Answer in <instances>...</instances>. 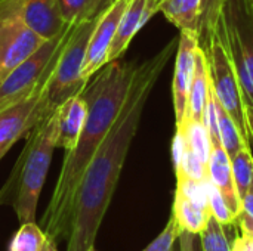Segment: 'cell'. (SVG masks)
<instances>
[{
    "label": "cell",
    "mask_w": 253,
    "mask_h": 251,
    "mask_svg": "<svg viewBox=\"0 0 253 251\" xmlns=\"http://www.w3.org/2000/svg\"><path fill=\"white\" fill-rule=\"evenodd\" d=\"M176 46L178 40H170L156 55L136 65L125 104L77 188L67 251H87L95 246L150 93Z\"/></svg>",
    "instance_id": "1"
},
{
    "label": "cell",
    "mask_w": 253,
    "mask_h": 251,
    "mask_svg": "<svg viewBox=\"0 0 253 251\" xmlns=\"http://www.w3.org/2000/svg\"><path fill=\"white\" fill-rule=\"evenodd\" d=\"M136 65L119 59L108 62L87 81L80 93L87 102V118L77 145L65 152L52 198L42 217V229L55 241L68 240L70 237L77 188L125 104Z\"/></svg>",
    "instance_id": "2"
},
{
    "label": "cell",
    "mask_w": 253,
    "mask_h": 251,
    "mask_svg": "<svg viewBox=\"0 0 253 251\" xmlns=\"http://www.w3.org/2000/svg\"><path fill=\"white\" fill-rule=\"evenodd\" d=\"M56 148L55 109L25 136L24 149L0 191V206H12L19 223L36 220L39 198Z\"/></svg>",
    "instance_id": "3"
},
{
    "label": "cell",
    "mask_w": 253,
    "mask_h": 251,
    "mask_svg": "<svg viewBox=\"0 0 253 251\" xmlns=\"http://www.w3.org/2000/svg\"><path fill=\"white\" fill-rule=\"evenodd\" d=\"M234 65L253 141V16L243 0H227L218 24Z\"/></svg>",
    "instance_id": "4"
},
{
    "label": "cell",
    "mask_w": 253,
    "mask_h": 251,
    "mask_svg": "<svg viewBox=\"0 0 253 251\" xmlns=\"http://www.w3.org/2000/svg\"><path fill=\"white\" fill-rule=\"evenodd\" d=\"M98 16L77 22L61 50L47 84V105L50 111H55L67 99L80 95L86 87L87 81L83 78V65Z\"/></svg>",
    "instance_id": "5"
},
{
    "label": "cell",
    "mask_w": 253,
    "mask_h": 251,
    "mask_svg": "<svg viewBox=\"0 0 253 251\" xmlns=\"http://www.w3.org/2000/svg\"><path fill=\"white\" fill-rule=\"evenodd\" d=\"M206 58L209 64L211 86L219 105L234 118L245 139L251 142V130L248 124V115H246L242 87H240L234 65L231 62V58L228 55L227 46L224 43L219 27L216 28L215 36L209 44Z\"/></svg>",
    "instance_id": "6"
},
{
    "label": "cell",
    "mask_w": 253,
    "mask_h": 251,
    "mask_svg": "<svg viewBox=\"0 0 253 251\" xmlns=\"http://www.w3.org/2000/svg\"><path fill=\"white\" fill-rule=\"evenodd\" d=\"M22 1L0 0V84L47 40L21 18Z\"/></svg>",
    "instance_id": "7"
},
{
    "label": "cell",
    "mask_w": 253,
    "mask_h": 251,
    "mask_svg": "<svg viewBox=\"0 0 253 251\" xmlns=\"http://www.w3.org/2000/svg\"><path fill=\"white\" fill-rule=\"evenodd\" d=\"M64 46L59 49L58 55L52 61L44 77L36 86V89L19 102L0 111V161L7 154V151L21 138H25L43 117L53 112L49 109V105H47V84H49V78L52 75L53 67Z\"/></svg>",
    "instance_id": "8"
},
{
    "label": "cell",
    "mask_w": 253,
    "mask_h": 251,
    "mask_svg": "<svg viewBox=\"0 0 253 251\" xmlns=\"http://www.w3.org/2000/svg\"><path fill=\"white\" fill-rule=\"evenodd\" d=\"M76 24L65 28L52 38H47L30 58L19 64L0 84V111L12 107L28 96L44 77L52 61L70 37Z\"/></svg>",
    "instance_id": "9"
},
{
    "label": "cell",
    "mask_w": 253,
    "mask_h": 251,
    "mask_svg": "<svg viewBox=\"0 0 253 251\" xmlns=\"http://www.w3.org/2000/svg\"><path fill=\"white\" fill-rule=\"evenodd\" d=\"M129 4V0H114L98 16L87 44L86 61L83 65V78L89 81L108 62L110 47L113 44L119 22Z\"/></svg>",
    "instance_id": "10"
},
{
    "label": "cell",
    "mask_w": 253,
    "mask_h": 251,
    "mask_svg": "<svg viewBox=\"0 0 253 251\" xmlns=\"http://www.w3.org/2000/svg\"><path fill=\"white\" fill-rule=\"evenodd\" d=\"M199 47V36L196 31L184 30L178 38L176 58H175V75H173V108L176 117V126L182 124L187 118L188 93L196 67V52Z\"/></svg>",
    "instance_id": "11"
},
{
    "label": "cell",
    "mask_w": 253,
    "mask_h": 251,
    "mask_svg": "<svg viewBox=\"0 0 253 251\" xmlns=\"http://www.w3.org/2000/svg\"><path fill=\"white\" fill-rule=\"evenodd\" d=\"M157 12H159V4L156 0H129V4L119 22L113 44L110 47L108 62L122 58V55L126 52L136 33Z\"/></svg>",
    "instance_id": "12"
},
{
    "label": "cell",
    "mask_w": 253,
    "mask_h": 251,
    "mask_svg": "<svg viewBox=\"0 0 253 251\" xmlns=\"http://www.w3.org/2000/svg\"><path fill=\"white\" fill-rule=\"evenodd\" d=\"M87 102L82 95L67 99L56 108V146L65 152L74 149L87 118Z\"/></svg>",
    "instance_id": "13"
},
{
    "label": "cell",
    "mask_w": 253,
    "mask_h": 251,
    "mask_svg": "<svg viewBox=\"0 0 253 251\" xmlns=\"http://www.w3.org/2000/svg\"><path fill=\"white\" fill-rule=\"evenodd\" d=\"M208 175L212 183L218 188V191L224 197L228 209L234 213L236 217H239L240 213L243 212V206L234 183L231 158L222 146L212 148V154L208 163Z\"/></svg>",
    "instance_id": "14"
},
{
    "label": "cell",
    "mask_w": 253,
    "mask_h": 251,
    "mask_svg": "<svg viewBox=\"0 0 253 251\" xmlns=\"http://www.w3.org/2000/svg\"><path fill=\"white\" fill-rule=\"evenodd\" d=\"M19 15L30 28L44 38H52L65 28L59 15L58 0H24Z\"/></svg>",
    "instance_id": "15"
},
{
    "label": "cell",
    "mask_w": 253,
    "mask_h": 251,
    "mask_svg": "<svg viewBox=\"0 0 253 251\" xmlns=\"http://www.w3.org/2000/svg\"><path fill=\"white\" fill-rule=\"evenodd\" d=\"M211 92V74L209 64L205 50L199 46L196 52V67L193 72V80L188 93V108L187 118L194 121H202L203 111Z\"/></svg>",
    "instance_id": "16"
},
{
    "label": "cell",
    "mask_w": 253,
    "mask_h": 251,
    "mask_svg": "<svg viewBox=\"0 0 253 251\" xmlns=\"http://www.w3.org/2000/svg\"><path fill=\"white\" fill-rule=\"evenodd\" d=\"M172 216L178 222L181 231L199 235L212 217V212L211 209L200 207L199 204L187 198L182 192L176 191Z\"/></svg>",
    "instance_id": "17"
},
{
    "label": "cell",
    "mask_w": 253,
    "mask_h": 251,
    "mask_svg": "<svg viewBox=\"0 0 253 251\" xmlns=\"http://www.w3.org/2000/svg\"><path fill=\"white\" fill-rule=\"evenodd\" d=\"M202 0H165L159 10L181 31H196L199 27Z\"/></svg>",
    "instance_id": "18"
},
{
    "label": "cell",
    "mask_w": 253,
    "mask_h": 251,
    "mask_svg": "<svg viewBox=\"0 0 253 251\" xmlns=\"http://www.w3.org/2000/svg\"><path fill=\"white\" fill-rule=\"evenodd\" d=\"M225 1L227 0H202L197 36H199V46L205 50V53L208 52L209 44L215 36V31L218 28L219 19L224 12Z\"/></svg>",
    "instance_id": "19"
},
{
    "label": "cell",
    "mask_w": 253,
    "mask_h": 251,
    "mask_svg": "<svg viewBox=\"0 0 253 251\" xmlns=\"http://www.w3.org/2000/svg\"><path fill=\"white\" fill-rule=\"evenodd\" d=\"M218 123H219L221 145L227 151L230 158H233L243 148L252 146L251 142H248L245 139V136H243L240 127L237 126V123L234 121V118L219 105V102H218Z\"/></svg>",
    "instance_id": "20"
},
{
    "label": "cell",
    "mask_w": 253,
    "mask_h": 251,
    "mask_svg": "<svg viewBox=\"0 0 253 251\" xmlns=\"http://www.w3.org/2000/svg\"><path fill=\"white\" fill-rule=\"evenodd\" d=\"M237 228L236 225H221L215 217H211L206 228L199 234L203 251H231L234 240L230 238V232Z\"/></svg>",
    "instance_id": "21"
},
{
    "label": "cell",
    "mask_w": 253,
    "mask_h": 251,
    "mask_svg": "<svg viewBox=\"0 0 253 251\" xmlns=\"http://www.w3.org/2000/svg\"><path fill=\"white\" fill-rule=\"evenodd\" d=\"M176 127L182 129L190 148L208 166L211 154H212V141L209 138V133H208L205 124L202 121H194V120L185 118V121Z\"/></svg>",
    "instance_id": "22"
},
{
    "label": "cell",
    "mask_w": 253,
    "mask_h": 251,
    "mask_svg": "<svg viewBox=\"0 0 253 251\" xmlns=\"http://www.w3.org/2000/svg\"><path fill=\"white\" fill-rule=\"evenodd\" d=\"M234 183L240 200L246 195L253 182V154L252 146L243 148L231 158Z\"/></svg>",
    "instance_id": "23"
},
{
    "label": "cell",
    "mask_w": 253,
    "mask_h": 251,
    "mask_svg": "<svg viewBox=\"0 0 253 251\" xmlns=\"http://www.w3.org/2000/svg\"><path fill=\"white\" fill-rule=\"evenodd\" d=\"M46 238V232L42 229V226L36 225V222L21 223L10 241L9 251H40Z\"/></svg>",
    "instance_id": "24"
},
{
    "label": "cell",
    "mask_w": 253,
    "mask_h": 251,
    "mask_svg": "<svg viewBox=\"0 0 253 251\" xmlns=\"http://www.w3.org/2000/svg\"><path fill=\"white\" fill-rule=\"evenodd\" d=\"M93 0H58L61 19L65 25L77 24L86 18H92Z\"/></svg>",
    "instance_id": "25"
},
{
    "label": "cell",
    "mask_w": 253,
    "mask_h": 251,
    "mask_svg": "<svg viewBox=\"0 0 253 251\" xmlns=\"http://www.w3.org/2000/svg\"><path fill=\"white\" fill-rule=\"evenodd\" d=\"M206 186H208V195H209V206H211L212 217H215L221 225H236L237 217L228 209L224 197L221 195V192L218 191V188L212 183V180L209 178L206 180Z\"/></svg>",
    "instance_id": "26"
},
{
    "label": "cell",
    "mask_w": 253,
    "mask_h": 251,
    "mask_svg": "<svg viewBox=\"0 0 253 251\" xmlns=\"http://www.w3.org/2000/svg\"><path fill=\"white\" fill-rule=\"evenodd\" d=\"M181 228L173 216L169 217L165 229L142 251H175V244L179 240Z\"/></svg>",
    "instance_id": "27"
},
{
    "label": "cell",
    "mask_w": 253,
    "mask_h": 251,
    "mask_svg": "<svg viewBox=\"0 0 253 251\" xmlns=\"http://www.w3.org/2000/svg\"><path fill=\"white\" fill-rule=\"evenodd\" d=\"M175 175H184L196 180H206L209 178L208 166L197 157V154L191 148H188V151L185 152L181 167L175 172Z\"/></svg>",
    "instance_id": "28"
},
{
    "label": "cell",
    "mask_w": 253,
    "mask_h": 251,
    "mask_svg": "<svg viewBox=\"0 0 253 251\" xmlns=\"http://www.w3.org/2000/svg\"><path fill=\"white\" fill-rule=\"evenodd\" d=\"M188 148H190V145L185 138V133L182 132V129L176 127V133H175L173 142H172V163H173L175 172L181 167V163H182L184 155L188 151Z\"/></svg>",
    "instance_id": "29"
},
{
    "label": "cell",
    "mask_w": 253,
    "mask_h": 251,
    "mask_svg": "<svg viewBox=\"0 0 253 251\" xmlns=\"http://www.w3.org/2000/svg\"><path fill=\"white\" fill-rule=\"evenodd\" d=\"M231 251H253V235L240 232L231 246Z\"/></svg>",
    "instance_id": "30"
},
{
    "label": "cell",
    "mask_w": 253,
    "mask_h": 251,
    "mask_svg": "<svg viewBox=\"0 0 253 251\" xmlns=\"http://www.w3.org/2000/svg\"><path fill=\"white\" fill-rule=\"evenodd\" d=\"M237 226H239L240 232L253 235V217L249 216L248 213H245V212L240 213V216L237 217Z\"/></svg>",
    "instance_id": "31"
},
{
    "label": "cell",
    "mask_w": 253,
    "mask_h": 251,
    "mask_svg": "<svg viewBox=\"0 0 253 251\" xmlns=\"http://www.w3.org/2000/svg\"><path fill=\"white\" fill-rule=\"evenodd\" d=\"M193 238L194 234L182 231L179 235V251H193Z\"/></svg>",
    "instance_id": "32"
},
{
    "label": "cell",
    "mask_w": 253,
    "mask_h": 251,
    "mask_svg": "<svg viewBox=\"0 0 253 251\" xmlns=\"http://www.w3.org/2000/svg\"><path fill=\"white\" fill-rule=\"evenodd\" d=\"M242 206H243V212L253 217V182L249 191L246 192V195L242 200Z\"/></svg>",
    "instance_id": "33"
},
{
    "label": "cell",
    "mask_w": 253,
    "mask_h": 251,
    "mask_svg": "<svg viewBox=\"0 0 253 251\" xmlns=\"http://www.w3.org/2000/svg\"><path fill=\"white\" fill-rule=\"evenodd\" d=\"M108 6H110V0H93V4H92V16L99 15Z\"/></svg>",
    "instance_id": "34"
},
{
    "label": "cell",
    "mask_w": 253,
    "mask_h": 251,
    "mask_svg": "<svg viewBox=\"0 0 253 251\" xmlns=\"http://www.w3.org/2000/svg\"><path fill=\"white\" fill-rule=\"evenodd\" d=\"M40 251H58V247H56V241L52 240L50 237L46 238V241L43 243L42 246V250Z\"/></svg>",
    "instance_id": "35"
},
{
    "label": "cell",
    "mask_w": 253,
    "mask_h": 251,
    "mask_svg": "<svg viewBox=\"0 0 253 251\" xmlns=\"http://www.w3.org/2000/svg\"><path fill=\"white\" fill-rule=\"evenodd\" d=\"M193 251H203V246H202L199 235H194V238H193Z\"/></svg>",
    "instance_id": "36"
},
{
    "label": "cell",
    "mask_w": 253,
    "mask_h": 251,
    "mask_svg": "<svg viewBox=\"0 0 253 251\" xmlns=\"http://www.w3.org/2000/svg\"><path fill=\"white\" fill-rule=\"evenodd\" d=\"M245 1V6H246V10L253 16V0H243Z\"/></svg>",
    "instance_id": "37"
},
{
    "label": "cell",
    "mask_w": 253,
    "mask_h": 251,
    "mask_svg": "<svg viewBox=\"0 0 253 251\" xmlns=\"http://www.w3.org/2000/svg\"><path fill=\"white\" fill-rule=\"evenodd\" d=\"M156 1H157V4H159V7H160V4H162V3H163L165 0H156Z\"/></svg>",
    "instance_id": "38"
},
{
    "label": "cell",
    "mask_w": 253,
    "mask_h": 251,
    "mask_svg": "<svg viewBox=\"0 0 253 251\" xmlns=\"http://www.w3.org/2000/svg\"><path fill=\"white\" fill-rule=\"evenodd\" d=\"M87 251H96V250H95V246H93V247H90V249H89Z\"/></svg>",
    "instance_id": "39"
},
{
    "label": "cell",
    "mask_w": 253,
    "mask_h": 251,
    "mask_svg": "<svg viewBox=\"0 0 253 251\" xmlns=\"http://www.w3.org/2000/svg\"><path fill=\"white\" fill-rule=\"evenodd\" d=\"M113 1H114V0H110V4H111V3H113Z\"/></svg>",
    "instance_id": "40"
},
{
    "label": "cell",
    "mask_w": 253,
    "mask_h": 251,
    "mask_svg": "<svg viewBox=\"0 0 253 251\" xmlns=\"http://www.w3.org/2000/svg\"><path fill=\"white\" fill-rule=\"evenodd\" d=\"M252 149H253V141H252Z\"/></svg>",
    "instance_id": "41"
}]
</instances>
